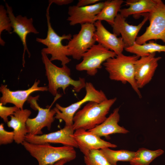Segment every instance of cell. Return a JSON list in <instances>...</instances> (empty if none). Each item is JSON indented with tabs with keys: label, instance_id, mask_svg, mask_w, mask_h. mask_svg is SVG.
Wrapping results in <instances>:
<instances>
[{
	"label": "cell",
	"instance_id": "6da1fadb",
	"mask_svg": "<svg viewBox=\"0 0 165 165\" xmlns=\"http://www.w3.org/2000/svg\"><path fill=\"white\" fill-rule=\"evenodd\" d=\"M42 59L45 66L46 75L48 81V91L53 96L57 95V90L61 88L64 94L70 86L74 91L79 92L85 87L86 82L84 78L79 77L75 80L70 77L71 70L66 65L58 67L51 61L47 55L41 52Z\"/></svg>",
	"mask_w": 165,
	"mask_h": 165
},
{
	"label": "cell",
	"instance_id": "7a4b0ae2",
	"mask_svg": "<svg viewBox=\"0 0 165 165\" xmlns=\"http://www.w3.org/2000/svg\"><path fill=\"white\" fill-rule=\"evenodd\" d=\"M140 57L134 55L126 56L123 53L110 58L103 65L112 80L120 81L124 84L129 83L139 97H141L135 77L134 64Z\"/></svg>",
	"mask_w": 165,
	"mask_h": 165
},
{
	"label": "cell",
	"instance_id": "3957f363",
	"mask_svg": "<svg viewBox=\"0 0 165 165\" xmlns=\"http://www.w3.org/2000/svg\"><path fill=\"white\" fill-rule=\"evenodd\" d=\"M116 100V97L107 99L99 103L89 102L74 116L72 127L75 130L79 129L88 130L102 123Z\"/></svg>",
	"mask_w": 165,
	"mask_h": 165
},
{
	"label": "cell",
	"instance_id": "277c9868",
	"mask_svg": "<svg viewBox=\"0 0 165 165\" xmlns=\"http://www.w3.org/2000/svg\"><path fill=\"white\" fill-rule=\"evenodd\" d=\"M22 145L37 160L38 165L52 164L62 159L69 162L76 157L74 148L71 146L54 147L48 143L34 144L25 141Z\"/></svg>",
	"mask_w": 165,
	"mask_h": 165
},
{
	"label": "cell",
	"instance_id": "5b68a950",
	"mask_svg": "<svg viewBox=\"0 0 165 165\" xmlns=\"http://www.w3.org/2000/svg\"><path fill=\"white\" fill-rule=\"evenodd\" d=\"M50 6H48L46 11L48 27L46 37L45 38H36V40L47 46L46 48H43L41 52L46 55L50 54L51 57L50 60L51 61L58 60L61 61L62 66L66 65L71 61L68 57V56H70V53L68 45H63L62 41L64 39L69 41L72 36L71 34H64L61 36L56 32L52 28L50 22L49 15Z\"/></svg>",
	"mask_w": 165,
	"mask_h": 165
},
{
	"label": "cell",
	"instance_id": "8992f818",
	"mask_svg": "<svg viewBox=\"0 0 165 165\" xmlns=\"http://www.w3.org/2000/svg\"><path fill=\"white\" fill-rule=\"evenodd\" d=\"M85 88L86 95L79 101L66 107H62L58 103L56 104L54 108L56 112L55 119L63 120L65 126H72L74 116L83 104L90 101L99 103L108 99L103 91L97 90L90 82H86Z\"/></svg>",
	"mask_w": 165,
	"mask_h": 165
},
{
	"label": "cell",
	"instance_id": "52a82bcc",
	"mask_svg": "<svg viewBox=\"0 0 165 165\" xmlns=\"http://www.w3.org/2000/svg\"><path fill=\"white\" fill-rule=\"evenodd\" d=\"M148 14L149 25L143 34L137 37L135 42L141 45L149 40L160 39L165 45V4L158 0L154 10Z\"/></svg>",
	"mask_w": 165,
	"mask_h": 165
},
{
	"label": "cell",
	"instance_id": "ba28073f",
	"mask_svg": "<svg viewBox=\"0 0 165 165\" xmlns=\"http://www.w3.org/2000/svg\"><path fill=\"white\" fill-rule=\"evenodd\" d=\"M116 55L114 52L101 44H94L83 54L82 60L76 65L75 68L77 71H85L88 75L94 76L101 68L102 64Z\"/></svg>",
	"mask_w": 165,
	"mask_h": 165
},
{
	"label": "cell",
	"instance_id": "9c48e42d",
	"mask_svg": "<svg viewBox=\"0 0 165 165\" xmlns=\"http://www.w3.org/2000/svg\"><path fill=\"white\" fill-rule=\"evenodd\" d=\"M96 28L94 24L86 23L81 25L78 33L73 35L67 45L70 56L79 60L83 54L95 44L96 42L95 33Z\"/></svg>",
	"mask_w": 165,
	"mask_h": 165
},
{
	"label": "cell",
	"instance_id": "30bf717a",
	"mask_svg": "<svg viewBox=\"0 0 165 165\" xmlns=\"http://www.w3.org/2000/svg\"><path fill=\"white\" fill-rule=\"evenodd\" d=\"M38 97H30L28 99L31 108L38 111V114L35 118H28L26 122L28 134L32 135L42 134V130L45 127H46L48 130H50L56 114L54 108L51 109L50 107L46 108L40 107L37 102Z\"/></svg>",
	"mask_w": 165,
	"mask_h": 165
},
{
	"label": "cell",
	"instance_id": "8fae6325",
	"mask_svg": "<svg viewBox=\"0 0 165 165\" xmlns=\"http://www.w3.org/2000/svg\"><path fill=\"white\" fill-rule=\"evenodd\" d=\"M74 131L72 126H65L59 130L47 134L35 135L27 134L25 141L34 144L59 143L77 148V143L73 137Z\"/></svg>",
	"mask_w": 165,
	"mask_h": 165
},
{
	"label": "cell",
	"instance_id": "7c38bea8",
	"mask_svg": "<svg viewBox=\"0 0 165 165\" xmlns=\"http://www.w3.org/2000/svg\"><path fill=\"white\" fill-rule=\"evenodd\" d=\"M6 11L10 20L12 27L13 30L12 33H16L21 40L24 48L22 57L23 65L25 64L24 55L26 51L28 54L29 57L31 54L27 46L26 38L28 35L30 33L38 34L39 32L36 29L33 24L32 18L28 19L26 16L19 15L15 16L13 12L12 7L6 2Z\"/></svg>",
	"mask_w": 165,
	"mask_h": 165
},
{
	"label": "cell",
	"instance_id": "4fadbf2b",
	"mask_svg": "<svg viewBox=\"0 0 165 165\" xmlns=\"http://www.w3.org/2000/svg\"><path fill=\"white\" fill-rule=\"evenodd\" d=\"M156 53L140 57L134 64L135 77L139 89L142 88L152 80L158 66V62L161 58L156 57Z\"/></svg>",
	"mask_w": 165,
	"mask_h": 165
},
{
	"label": "cell",
	"instance_id": "5bb4252c",
	"mask_svg": "<svg viewBox=\"0 0 165 165\" xmlns=\"http://www.w3.org/2000/svg\"><path fill=\"white\" fill-rule=\"evenodd\" d=\"M107 2H100L94 4L84 6H69L67 20L71 26L90 23L94 24L95 19Z\"/></svg>",
	"mask_w": 165,
	"mask_h": 165
},
{
	"label": "cell",
	"instance_id": "9a60e30c",
	"mask_svg": "<svg viewBox=\"0 0 165 165\" xmlns=\"http://www.w3.org/2000/svg\"><path fill=\"white\" fill-rule=\"evenodd\" d=\"M148 18V13H147L141 22L137 25H133L127 23L125 18L120 13L118 14L111 26L114 34L117 36L121 35L125 48L132 46L136 42L138 32Z\"/></svg>",
	"mask_w": 165,
	"mask_h": 165
},
{
	"label": "cell",
	"instance_id": "2e32d148",
	"mask_svg": "<svg viewBox=\"0 0 165 165\" xmlns=\"http://www.w3.org/2000/svg\"><path fill=\"white\" fill-rule=\"evenodd\" d=\"M39 83V80L37 81L36 80L32 86L28 89L15 91L10 90L6 85L1 84L0 91L2 96L0 99V103L3 105L8 103H12L19 109H23L24 104L28 100L31 94L35 91L48 90L47 86H38Z\"/></svg>",
	"mask_w": 165,
	"mask_h": 165
},
{
	"label": "cell",
	"instance_id": "e0dca14e",
	"mask_svg": "<svg viewBox=\"0 0 165 165\" xmlns=\"http://www.w3.org/2000/svg\"><path fill=\"white\" fill-rule=\"evenodd\" d=\"M73 137L77 143L78 148L84 155L92 150L117 147L116 145L106 141L95 134L82 129L75 130Z\"/></svg>",
	"mask_w": 165,
	"mask_h": 165
},
{
	"label": "cell",
	"instance_id": "ac0fdd59",
	"mask_svg": "<svg viewBox=\"0 0 165 165\" xmlns=\"http://www.w3.org/2000/svg\"><path fill=\"white\" fill-rule=\"evenodd\" d=\"M96 28L95 33L96 41L104 47L114 52L116 55L123 53L125 45L121 37H118L108 31L101 20L94 24Z\"/></svg>",
	"mask_w": 165,
	"mask_h": 165
},
{
	"label": "cell",
	"instance_id": "d6986e66",
	"mask_svg": "<svg viewBox=\"0 0 165 165\" xmlns=\"http://www.w3.org/2000/svg\"><path fill=\"white\" fill-rule=\"evenodd\" d=\"M119 110V108H115L102 123L88 131L100 137H104L107 139H109V135L112 134H126L129 132L128 130L118 124L120 117Z\"/></svg>",
	"mask_w": 165,
	"mask_h": 165
},
{
	"label": "cell",
	"instance_id": "ffe728a7",
	"mask_svg": "<svg viewBox=\"0 0 165 165\" xmlns=\"http://www.w3.org/2000/svg\"><path fill=\"white\" fill-rule=\"evenodd\" d=\"M31 113V111L28 109H18L13 115L10 116L11 119L7 123V125L8 127L13 129L14 141L18 144H22L25 141L28 134L26 122Z\"/></svg>",
	"mask_w": 165,
	"mask_h": 165
},
{
	"label": "cell",
	"instance_id": "44dd1931",
	"mask_svg": "<svg viewBox=\"0 0 165 165\" xmlns=\"http://www.w3.org/2000/svg\"><path fill=\"white\" fill-rule=\"evenodd\" d=\"M158 0H131L126 2L127 8L121 9L119 13L126 18L132 15L150 13L155 8Z\"/></svg>",
	"mask_w": 165,
	"mask_h": 165
},
{
	"label": "cell",
	"instance_id": "7402d4cb",
	"mask_svg": "<svg viewBox=\"0 0 165 165\" xmlns=\"http://www.w3.org/2000/svg\"><path fill=\"white\" fill-rule=\"evenodd\" d=\"M123 2V0H107L106 5L97 15L95 21L104 20L112 26Z\"/></svg>",
	"mask_w": 165,
	"mask_h": 165
},
{
	"label": "cell",
	"instance_id": "603a6c76",
	"mask_svg": "<svg viewBox=\"0 0 165 165\" xmlns=\"http://www.w3.org/2000/svg\"><path fill=\"white\" fill-rule=\"evenodd\" d=\"M124 50L127 52L133 53L140 57L147 56L156 52H163L165 54V45L159 44L153 41L141 45L135 42L132 46L125 48Z\"/></svg>",
	"mask_w": 165,
	"mask_h": 165
},
{
	"label": "cell",
	"instance_id": "cb8c5ba5",
	"mask_svg": "<svg viewBox=\"0 0 165 165\" xmlns=\"http://www.w3.org/2000/svg\"><path fill=\"white\" fill-rule=\"evenodd\" d=\"M164 152L161 149L151 150L143 148H140L135 152V156L130 164L131 165H149L153 160Z\"/></svg>",
	"mask_w": 165,
	"mask_h": 165
},
{
	"label": "cell",
	"instance_id": "d4e9b609",
	"mask_svg": "<svg viewBox=\"0 0 165 165\" xmlns=\"http://www.w3.org/2000/svg\"><path fill=\"white\" fill-rule=\"evenodd\" d=\"M107 160L112 165H117L118 161L129 162L135 156V152L125 150H114L109 148L100 149Z\"/></svg>",
	"mask_w": 165,
	"mask_h": 165
},
{
	"label": "cell",
	"instance_id": "484cf974",
	"mask_svg": "<svg viewBox=\"0 0 165 165\" xmlns=\"http://www.w3.org/2000/svg\"><path fill=\"white\" fill-rule=\"evenodd\" d=\"M86 165H112L107 160L100 150H92L84 155Z\"/></svg>",
	"mask_w": 165,
	"mask_h": 165
},
{
	"label": "cell",
	"instance_id": "4316f807",
	"mask_svg": "<svg viewBox=\"0 0 165 165\" xmlns=\"http://www.w3.org/2000/svg\"><path fill=\"white\" fill-rule=\"evenodd\" d=\"M12 30L10 20L4 6H0V44L2 46H4L5 43L2 39L1 35L3 31L5 30L9 33H12Z\"/></svg>",
	"mask_w": 165,
	"mask_h": 165
},
{
	"label": "cell",
	"instance_id": "83f0119b",
	"mask_svg": "<svg viewBox=\"0 0 165 165\" xmlns=\"http://www.w3.org/2000/svg\"><path fill=\"white\" fill-rule=\"evenodd\" d=\"M14 140L13 132L6 130L3 123L0 124V145H5L12 143Z\"/></svg>",
	"mask_w": 165,
	"mask_h": 165
},
{
	"label": "cell",
	"instance_id": "f1b7e54d",
	"mask_svg": "<svg viewBox=\"0 0 165 165\" xmlns=\"http://www.w3.org/2000/svg\"><path fill=\"white\" fill-rule=\"evenodd\" d=\"M18 109L15 106L6 107L0 103V116L5 123H7L9 121L8 116L13 115L14 112Z\"/></svg>",
	"mask_w": 165,
	"mask_h": 165
},
{
	"label": "cell",
	"instance_id": "f546056e",
	"mask_svg": "<svg viewBox=\"0 0 165 165\" xmlns=\"http://www.w3.org/2000/svg\"><path fill=\"white\" fill-rule=\"evenodd\" d=\"M100 1V0H79L76 6L79 7L88 6L94 4Z\"/></svg>",
	"mask_w": 165,
	"mask_h": 165
},
{
	"label": "cell",
	"instance_id": "4dcf8cb0",
	"mask_svg": "<svg viewBox=\"0 0 165 165\" xmlns=\"http://www.w3.org/2000/svg\"><path fill=\"white\" fill-rule=\"evenodd\" d=\"M73 0H50L49 1V4L51 5L54 3L59 6L68 5L73 2Z\"/></svg>",
	"mask_w": 165,
	"mask_h": 165
},
{
	"label": "cell",
	"instance_id": "1f68e13d",
	"mask_svg": "<svg viewBox=\"0 0 165 165\" xmlns=\"http://www.w3.org/2000/svg\"><path fill=\"white\" fill-rule=\"evenodd\" d=\"M68 162L65 159L60 160L54 163L49 165H64Z\"/></svg>",
	"mask_w": 165,
	"mask_h": 165
}]
</instances>
